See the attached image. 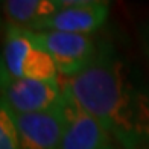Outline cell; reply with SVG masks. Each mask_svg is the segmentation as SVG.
<instances>
[{
    "label": "cell",
    "mask_w": 149,
    "mask_h": 149,
    "mask_svg": "<svg viewBox=\"0 0 149 149\" xmlns=\"http://www.w3.org/2000/svg\"><path fill=\"white\" fill-rule=\"evenodd\" d=\"M141 38H143V46L149 55V24H146L143 29H141Z\"/></svg>",
    "instance_id": "12"
},
{
    "label": "cell",
    "mask_w": 149,
    "mask_h": 149,
    "mask_svg": "<svg viewBox=\"0 0 149 149\" xmlns=\"http://www.w3.org/2000/svg\"><path fill=\"white\" fill-rule=\"evenodd\" d=\"M64 102L58 81L12 78L2 73V105L11 114H31L52 110Z\"/></svg>",
    "instance_id": "3"
},
{
    "label": "cell",
    "mask_w": 149,
    "mask_h": 149,
    "mask_svg": "<svg viewBox=\"0 0 149 149\" xmlns=\"http://www.w3.org/2000/svg\"><path fill=\"white\" fill-rule=\"evenodd\" d=\"M29 38L38 49L47 52L55 61L58 72L65 76H73L84 70L94 56L99 46L90 35L69 32H33L28 29Z\"/></svg>",
    "instance_id": "2"
},
{
    "label": "cell",
    "mask_w": 149,
    "mask_h": 149,
    "mask_svg": "<svg viewBox=\"0 0 149 149\" xmlns=\"http://www.w3.org/2000/svg\"><path fill=\"white\" fill-rule=\"evenodd\" d=\"M108 17V3L90 5V6H72L64 8L52 15L44 17L32 26L31 29L55 31L69 33H88L97 31Z\"/></svg>",
    "instance_id": "6"
},
{
    "label": "cell",
    "mask_w": 149,
    "mask_h": 149,
    "mask_svg": "<svg viewBox=\"0 0 149 149\" xmlns=\"http://www.w3.org/2000/svg\"><path fill=\"white\" fill-rule=\"evenodd\" d=\"M0 149H20V139L15 122L3 105L0 110Z\"/></svg>",
    "instance_id": "10"
},
{
    "label": "cell",
    "mask_w": 149,
    "mask_h": 149,
    "mask_svg": "<svg viewBox=\"0 0 149 149\" xmlns=\"http://www.w3.org/2000/svg\"><path fill=\"white\" fill-rule=\"evenodd\" d=\"M56 73L58 67L52 56L35 46L24 59L22 78L37 81H56Z\"/></svg>",
    "instance_id": "8"
},
{
    "label": "cell",
    "mask_w": 149,
    "mask_h": 149,
    "mask_svg": "<svg viewBox=\"0 0 149 149\" xmlns=\"http://www.w3.org/2000/svg\"><path fill=\"white\" fill-rule=\"evenodd\" d=\"M56 9L72 8V6H90V5H104L108 3V0H52Z\"/></svg>",
    "instance_id": "11"
},
{
    "label": "cell",
    "mask_w": 149,
    "mask_h": 149,
    "mask_svg": "<svg viewBox=\"0 0 149 149\" xmlns=\"http://www.w3.org/2000/svg\"><path fill=\"white\" fill-rule=\"evenodd\" d=\"M108 146L110 132L107 128L65 97V128L59 149H107Z\"/></svg>",
    "instance_id": "5"
},
{
    "label": "cell",
    "mask_w": 149,
    "mask_h": 149,
    "mask_svg": "<svg viewBox=\"0 0 149 149\" xmlns=\"http://www.w3.org/2000/svg\"><path fill=\"white\" fill-rule=\"evenodd\" d=\"M15 122L20 149H59L65 128L64 102L41 113L11 114Z\"/></svg>",
    "instance_id": "4"
},
{
    "label": "cell",
    "mask_w": 149,
    "mask_h": 149,
    "mask_svg": "<svg viewBox=\"0 0 149 149\" xmlns=\"http://www.w3.org/2000/svg\"><path fill=\"white\" fill-rule=\"evenodd\" d=\"M107 149H114V148H113V146H111V145H110V146H108V148H107Z\"/></svg>",
    "instance_id": "13"
},
{
    "label": "cell",
    "mask_w": 149,
    "mask_h": 149,
    "mask_svg": "<svg viewBox=\"0 0 149 149\" xmlns=\"http://www.w3.org/2000/svg\"><path fill=\"white\" fill-rule=\"evenodd\" d=\"M44 0H6L5 12L9 24L31 29V26L40 18Z\"/></svg>",
    "instance_id": "9"
},
{
    "label": "cell",
    "mask_w": 149,
    "mask_h": 149,
    "mask_svg": "<svg viewBox=\"0 0 149 149\" xmlns=\"http://www.w3.org/2000/svg\"><path fill=\"white\" fill-rule=\"evenodd\" d=\"M64 96L97 119L123 148L149 141V96L131 84L123 61L110 43L99 44L97 55L63 84Z\"/></svg>",
    "instance_id": "1"
},
{
    "label": "cell",
    "mask_w": 149,
    "mask_h": 149,
    "mask_svg": "<svg viewBox=\"0 0 149 149\" xmlns=\"http://www.w3.org/2000/svg\"><path fill=\"white\" fill-rule=\"evenodd\" d=\"M33 47H35V44L29 38L28 29L8 23L5 35L2 73H6L12 78H22L24 59Z\"/></svg>",
    "instance_id": "7"
}]
</instances>
